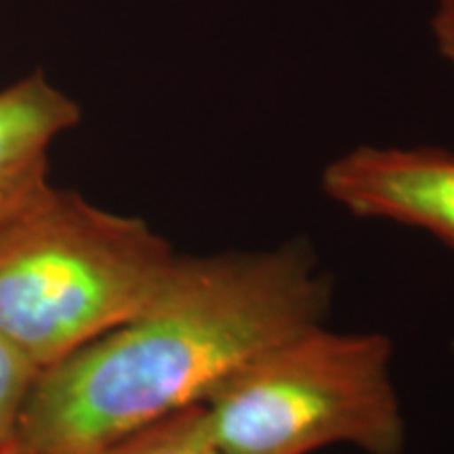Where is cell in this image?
I'll use <instances>...</instances> for the list:
<instances>
[{
	"label": "cell",
	"instance_id": "obj_1",
	"mask_svg": "<svg viewBox=\"0 0 454 454\" xmlns=\"http://www.w3.org/2000/svg\"><path fill=\"white\" fill-rule=\"evenodd\" d=\"M333 280L308 240L263 251L177 254L137 314L38 374L13 446L95 454L202 404L276 340L320 325Z\"/></svg>",
	"mask_w": 454,
	"mask_h": 454
},
{
	"label": "cell",
	"instance_id": "obj_2",
	"mask_svg": "<svg viewBox=\"0 0 454 454\" xmlns=\"http://www.w3.org/2000/svg\"><path fill=\"white\" fill-rule=\"evenodd\" d=\"M175 259L144 219L51 187L0 223V337L44 371L137 314Z\"/></svg>",
	"mask_w": 454,
	"mask_h": 454
},
{
	"label": "cell",
	"instance_id": "obj_3",
	"mask_svg": "<svg viewBox=\"0 0 454 454\" xmlns=\"http://www.w3.org/2000/svg\"><path fill=\"white\" fill-rule=\"evenodd\" d=\"M391 362L387 334L305 326L259 351L202 402L208 431L230 454L331 446L402 454L406 421Z\"/></svg>",
	"mask_w": 454,
	"mask_h": 454
},
{
	"label": "cell",
	"instance_id": "obj_4",
	"mask_svg": "<svg viewBox=\"0 0 454 454\" xmlns=\"http://www.w3.org/2000/svg\"><path fill=\"white\" fill-rule=\"evenodd\" d=\"M322 192L360 219L425 231L454 253V152L360 145L326 164Z\"/></svg>",
	"mask_w": 454,
	"mask_h": 454
},
{
	"label": "cell",
	"instance_id": "obj_5",
	"mask_svg": "<svg viewBox=\"0 0 454 454\" xmlns=\"http://www.w3.org/2000/svg\"><path fill=\"white\" fill-rule=\"evenodd\" d=\"M78 122L81 107L43 72L0 90V223L47 196L51 145Z\"/></svg>",
	"mask_w": 454,
	"mask_h": 454
},
{
	"label": "cell",
	"instance_id": "obj_6",
	"mask_svg": "<svg viewBox=\"0 0 454 454\" xmlns=\"http://www.w3.org/2000/svg\"><path fill=\"white\" fill-rule=\"evenodd\" d=\"M95 454H230L208 431L202 404L185 406L130 431Z\"/></svg>",
	"mask_w": 454,
	"mask_h": 454
},
{
	"label": "cell",
	"instance_id": "obj_7",
	"mask_svg": "<svg viewBox=\"0 0 454 454\" xmlns=\"http://www.w3.org/2000/svg\"><path fill=\"white\" fill-rule=\"evenodd\" d=\"M38 371L20 349L0 337V450L13 444Z\"/></svg>",
	"mask_w": 454,
	"mask_h": 454
},
{
	"label": "cell",
	"instance_id": "obj_8",
	"mask_svg": "<svg viewBox=\"0 0 454 454\" xmlns=\"http://www.w3.org/2000/svg\"><path fill=\"white\" fill-rule=\"evenodd\" d=\"M431 32L442 59L454 70V0H438L431 20Z\"/></svg>",
	"mask_w": 454,
	"mask_h": 454
},
{
	"label": "cell",
	"instance_id": "obj_9",
	"mask_svg": "<svg viewBox=\"0 0 454 454\" xmlns=\"http://www.w3.org/2000/svg\"><path fill=\"white\" fill-rule=\"evenodd\" d=\"M0 454H26V452H21V450H17V448L11 444L9 448H4V450H0Z\"/></svg>",
	"mask_w": 454,
	"mask_h": 454
}]
</instances>
